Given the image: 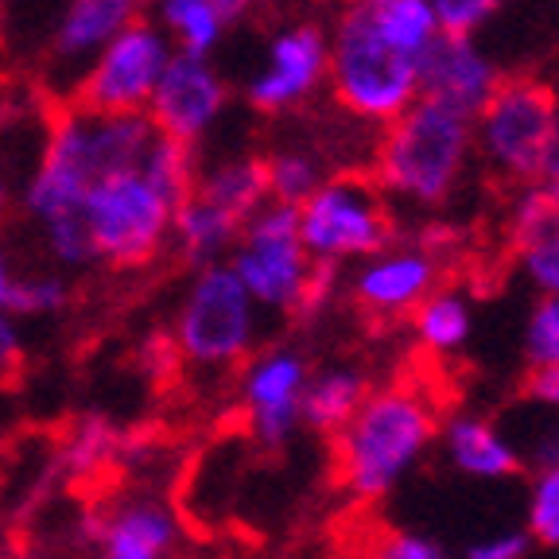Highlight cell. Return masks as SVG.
Returning a JSON list of instances; mask_svg holds the SVG:
<instances>
[{
  "label": "cell",
  "mask_w": 559,
  "mask_h": 559,
  "mask_svg": "<svg viewBox=\"0 0 559 559\" xmlns=\"http://www.w3.org/2000/svg\"><path fill=\"white\" fill-rule=\"evenodd\" d=\"M439 439V416L416 389L369 393L346 428L334 436L338 486L354 501L389 498Z\"/></svg>",
  "instance_id": "obj_1"
},
{
  "label": "cell",
  "mask_w": 559,
  "mask_h": 559,
  "mask_svg": "<svg viewBox=\"0 0 559 559\" xmlns=\"http://www.w3.org/2000/svg\"><path fill=\"white\" fill-rule=\"evenodd\" d=\"M471 156V117L416 97L393 124H384V140L377 148V187L408 206L436 210L463 183Z\"/></svg>",
  "instance_id": "obj_2"
},
{
  "label": "cell",
  "mask_w": 559,
  "mask_h": 559,
  "mask_svg": "<svg viewBox=\"0 0 559 559\" xmlns=\"http://www.w3.org/2000/svg\"><path fill=\"white\" fill-rule=\"evenodd\" d=\"M326 86L349 117L393 124L419 97V59L377 27L366 0H349L326 32Z\"/></svg>",
  "instance_id": "obj_3"
},
{
  "label": "cell",
  "mask_w": 559,
  "mask_h": 559,
  "mask_svg": "<svg viewBox=\"0 0 559 559\" xmlns=\"http://www.w3.org/2000/svg\"><path fill=\"white\" fill-rule=\"evenodd\" d=\"M171 342L179 358L202 369H229L257 354L261 311L226 261L191 276L175 311Z\"/></svg>",
  "instance_id": "obj_4"
},
{
  "label": "cell",
  "mask_w": 559,
  "mask_h": 559,
  "mask_svg": "<svg viewBox=\"0 0 559 559\" xmlns=\"http://www.w3.org/2000/svg\"><path fill=\"white\" fill-rule=\"evenodd\" d=\"M102 179H109V171H105L102 152L94 144V121L79 105L59 102L51 121H47L39 159H35L24 191H20V206L39 229L79 222L86 218L82 214L86 194Z\"/></svg>",
  "instance_id": "obj_5"
},
{
  "label": "cell",
  "mask_w": 559,
  "mask_h": 559,
  "mask_svg": "<svg viewBox=\"0 0 559 559\" xmlns=\"http://www.w3.org/2000/svg\"><path fill=\"white\" fill-rule=\"evenodd\" d=\"M559 102L540 79H501L474 117V152L498 179L516 187L540 183Z\"/></svg>",
  "instance_id": "obj_6"
},
{
  "label": "cell",
  "mask_w": 559,
  "mask_h": 559,
  "mask_svg": "<svg viewBox=\"0 0 559 559\" xmlns=\"http://www.w3.org/2000/svg\"><path fill=\"white\" fill-rule=\"evenodd\" d=\"M226 264L241 280V288L249 292L257 311L296 319L307 280L314 272V261L299 241V210L264 202L241 226V237H237Z\"/></svg>",
  "instance_id": "obj_7"
},
{
  "label": "cell",
  "mask_w": 559,
  "mask_h": 559,
  "mask_svg": "<svg viewBox=\"0 0 559 559\" xmlns=\"http://www.w3.org/2000/svg\"><path fill=\"white\" fill-rule=\"evenodd\" d=\"M299 241L314 264L366 261L393 245L384 194L366 175H326V183L299 206Z\"/></svg>",
  "instance_id": "obj_8"
},
{
  "label": "cell",
  "mask_w": 559,
  "mask_h": 559,
  "mask_svg": "<svg viewBox=\"0 0 559 559\" xmlns=\"http://www.w3.org/2000/svg\"><path fill=\"white\" fill-rule=\"evenodd\" d=\"M82 214L97 261L114 269H144L164 253L175 206L132 167L94 183Z\"/></svg>",
  "instance_id": "obj_9"
},
{
  "label": "cell",
  "mask_w": 559,
  "mask_h": 559,
  "mask_svg": "<svg viewBox=\"0 0 559 559\" xmlns=\"http://www.w3.org/2000/svg\"><path fill=\"white\" fill-rule=\"evenodd\" d=\"M171 55L167 35L148 16H140L82 70L67 105H79L86 114H144Z\"/></svg>",
  "instance_id": "obj_10"
},
{
  "label": "cell",
  "mask_w": 559,
  "mask_h": 559,
  "mask_svg": "<svg viewBox=\"0 0 559 559\" xmlns=\"http://www.w3.org/2000/svg\"><path fill=\"white\" fill-rule=\"evenodd\" d=\"M311 361L304 349L280 342V346L257 349L241 369V404L249 416V431L264 451H284L304 424H299V401L311 381Z\"/></svg>",
  "instance_id": "obj_11"
},
{
  "label": "cell",
  "mask_w": 559,
  "mask_h": 559,
  "mask_svg": "<svg viewBox=\"0 0 559 559\" xmlns=\"http://www.w3.org/2000/svg\"><path fill=\"white\" fill-rule=\"evenodd\" d=\"M229 105V86L222 79V70L210 59L199 55H179L167 59L164 74H159L152 102L144 117L152 121L156 136L179 140L187 148H199L202 140L214 132Z\"/></svg>",
  "instance_id": "obj_12"
},
{
  "label": "cell",
  "mask_w": 559,
  "mask_h": 559,
  "mask_svg": "<svg viewBox=\"0 0 559 559\" xmlns=\"http://www.w3.org/2000/svg\"><path fill=\"white\" fill-rule=\"evenodd\" d=\"M136 20V0H55L51 20L39 39V55H44L47 74L62 86V102L70 97L82 70Z\"/></svg>",
  "instance_id": "obj_13"
},
{
  "label": "cell",
  "mask_w": 559,
  "mask_h": 559,
  "mask_svg": "<svg viewBox=\"0 0 559 559\" xmlns=\"http://www.w3.org/2000/svg\"><path fill=\"white\" fill-rule=\"evenodd\" d=\"M326 86V27L292 24L264 47L261 70L245 82V102L257 114H292Z\"/></svg>",
  "instance_id": "obj_14"
},
{
  "label": "cell",
  "mask_w": 559,
  "mask_h": 559,
  "mask_svg": "<svg viewBox=\"0 0 559 559\" xmlns=\"http://www.w3.org/2000/svg\"><path fill=\"white\" fill-rule=\"evenodd\" d=\"M439 257L424 245H389L349 272V296L366 314L404 319L439 288Z\"/></svg>",
  "instance_id": "obj_15"
},
{
  "label": "cell",
  "mask_w": 559,
  "mask_h": 559,
  "mask_svg": "<svg viewBox=\"0 0 559 559\" xmlns=\"http://www.w3.org/2000/svg\"><path fill=\"white\" fill-rule=\"evenodd\" d=\"M501 86V67L481 51L478 39L439 35L419 59V97L439 102L463 117H478L481 105Z\"/></svg>",
  "instance_id": "obj_16"
},
{
  "label": "cell",
  "mask_w": 559,
  "mask_h": 559,
  "mask_svg": "<svg viewBox=\"0 0 559 559\" xmlns=\"http://www.w3.org/2000/svg\"><path fill=\"white\" fill-rule=\"evenodd\" d=\"M443 454L451 471L463 478L478 481H506L524 471V459L516 451L513 436L501 428L498 419L481 416V412H454L439 424Z\"/></svg>",
  "instance_id": "obj_17"
},
{
  "label": "cell",
  "mask_w": 559,
  "mask_h": 559,
  "mask_svg": "<svg viewBox=\"0 0 559 559\" xmlns=\"http://www.w3.org/2000/svg\"><path fill=\"white\" fill-rule=\"evenodd\" d=\"M179 540V524L156 501H132L105 516L97 548L102 559H167Z\"/></svg>",
  "instance_id": "obj_18"
},
{
  "label": "cell",
  "mask_w": 559,
  "mask_h": 559,
  "mask_svg": "<svg viewBox=\"0 0 559 559\" xmlns=\"http://www.w3.org/2000/svg\"><path fill=\"white\" fill-rule=\"evenodd\" d=\"M237 237H241V222L229 218L226 210L210 206L199 194H191L187 202H179L171 214V234L167 245L175 249V257L187 269H206V264H222L234 253Z\"/></svg>",
  "instance_id": "obj_19"
},
{
  "label": "cell",
  "mask_w": 559,
  "mask_h": 559,
  "mask_svg": "<svg viewBox=\"0 0 559 559\" xmlns=\"http://www.w3.org/2000/svg\"><path fill=\"white\" fill-rule=\"evenodd\" d=\"M373 393L369 389V377L354 366H331L311 373L304 389V401H299V424L319 436H338L349 424V416L366 404V396Z\"/></svg>",
  "instance_id": "obj_20"
},
{
  "label": "cell",
  "mask_w": 559,
  "mask_h": 559,
  "mask_svg": "<svg viewBox=\"0 0 559 559\" xmlns=\"http://www.w3.org/2000/svg\"><path fill=\"white\" fill-rule=\"evenodd\" d=\"M194 194L210 206L226 210L229 218L245 222L269 202V179H264V156H226L210 167H199Z\"/></svg>",
  "instance_id": "obj_21"
},
{
  "label": "cell",
  "mask_w": 559,
  "mask_h": 559,
  "mask_svg": "<svg viewBox=\"0 0 559 559\" xmlns=\"http://www.w3.org/2000/svg\"><path fill=\"white\" fill-rule=\"evenodd\" d=\"M152 4H156V20L152 24L167 35L171 51L179 55L210 59L229 35L226 20L218 16V9L210 0H152Z\"/></svg>",
  "instance_id": "obj_22"
},
{
  "label": "cell",
  "mask_w": 559,
  "mask_h": 559,
  "mask_svg": "<svg viewBox=\"0 0 559 559\" xmlns=\"http://www.w3.org/2000/svg\"><path fill=\"white\" fill-rule=\"evenodd\" d=\"M474 334V304L459 288H436L424 304L416 307V338L424 349L451 358L466 349Z\"/></svg>",
  "instance_id": "obj_23"
},
{
  "label": "cell",
  "mask_w": 559,
  "mask_h": 559,
  "mask_svg": "<svg viewBox=\"0 0 559 559\" xmlns=\"http://www.w3.org/2000/svg\"><path fill=\"white\" fill-rule=\"evenodd\" d=\"M264 179H269V202L299 210L326 183V164L311 148H276L264 156Z\"/></svg>",
  "instance_id": "obj_24"
},
{
  "label": "cell",
  "mask_w": 559,
  "mask_h": 559,
  "mask_svg": "<svg viewBox=\"0 0 559 559\" xmlns=\"http://www.w3.org/2000/svg\"><path fill=\"white\" fill-rule=\"evenodd\" d=\"M159 194H164L171 206L187 202L194 194V179H199V148H187L179 140H167L156 136L152 140V148L144 152L136 167Z\"/></svg>",
  "instance_id": "obj_25"
},
{
  "label": "cell",
  "mask_w": 559,
  "mask_h": 559,
  "mask_svg": "<svg viewBox=\"0 0 559 559\" xmlns=\"http://www.w3.org/2000/svg\"><path fill=\"white\" fill-rule=\"evenodd\" d=\"M70 280L62 272H27L16 276L9 296L12 319H47V314H62L70 307Z\"/></svg>",
  "instance_id": "obj_26"
},
{
  "label": "cell",
  "mask_w": 559,
  "mask_h": 559,
  "mask_svg": "<svg viewBox=\"0 0 559 559\" xmlns=\"http://www.w3.org/2000/svg\"><path fill=\"white\" fill-rule=\"evenodd\" d=\"M521 358L528 373L559 369V299H536L521 331Z\"/></svg>",
  "instance_id": "obj_27"
},
{
  "label": "cell",
  "mask_w": 559,
  "mask_h": 559,
  "mask_svg": "<svg viewBox=\"0 0 559 559\" xmlns=\"http://www.w3.org/2000/svg\"><path fill=\"white\" fill-rule=\"evenodd\" d=\"M528 536L544 548H559V466L533 474L528 486Z\"/></svg>",
  "instance_id": "obj_28"
},
{
  "label": "cell",
  "mask_w": 559,
  "mask_h": 559,
  "mask_svg": "<svg viewBox=\"0 0 559 559\" xmlns=\"http://www.w3.org/2000/svg\"><path fill=\"white\" fill-rule=\"evenodd\" d=\"M506 0H431V12H436L439 35H463L474 39L489 20L498 16Z\"/></svg>",
  "instance_id": "obj_29"
},
{
  "label": "cell",
  "mask_w": 559,
  "mask_h": 559,
  "mask_svg": "<svg viewBox=\"0 0 559 559\" xmlns=\"http://www.w3.org/2000/svg\"><path fill=\"white\" fill-rule=\"evenodd\" d=\"M516 257H521L524 276L540 292V299H559V229L521 245Z\"/></svg>",
  "instance_id": "obj_30"
},
{
  "label": "cell",
  "mask_w": 559,
  "mask_h": 559,
  "mask_svg": "<svg viewBox=\"0 0 559 559\" xmlns=\"http://www.w3.org/2000/svg\"><path fill=\"white\" fill-rule=\"evenodd\" d=\"M361 559H451V551L428 533H384Z\"/></svg>",
  "instance_id": "obj_31"
},
{
  "label": "cell",
  "mask_w": 559,
  "mask_h": 559,
  "mask_svg": "<svg viewBox=\"0 0 559 559\" xmlns=\"http://www.w3.org/2000/svg\"><path fill=\"white\" fill-rule=\"evenodd\" d=\"M540 416H544L540 428L533 424V428H528L533 436L524 439V443H516V451H521V459H524V471L533 466L536 474L559 466V419L551 416L548 408H540Z\"/></svg>",
  "instance_id": "obj_32"
},
{
  "label": "cell",
  "mask_w": 559,
  "mask_h": 559,
  "mask_svg": "<svg viewBox=\"0 0 559 559\" xmlns=\"http://www.w3.org/2000/svg\"><path fill=\"white\" fill-rule=\"evenodd\" d=\"M533 556V536L528 528H501L481 540L466 544L463 559H528Z\"/></svg>",
  "instance_id": "obj_33"
},
{
  "label": "cell",
  "mask_w": 559,
  "mask_h": 559,
  "mask_svg": "<svg viewBox=\"0 0 559 559\" xmlns=\"http://www.w3.org/2000/svg\"><path fill=\"white\" fill-rule=\"evenodd\" d=\"M114 428L109 424H102V419H90V424H82L79 431H74V439H70V463L74 466H97L105 459V454L114 451Z\"/></svg>",
  "instance_id": "obj_34"
},
{
  "label": "cell",
  "mask_w": 559,
  "mask_h": 559,
  "mask_svg": "<svg viewBox=\"0 0 559 559\" xmlns=\"http://www.w3.org/2000/svg\"><path fill=\"white\" fill-rule=\"evenodd\" d=\"M24 369V338H20V323L9 311H0V384H9Z\"/></svg>",
  "instance_id": "obj_35"
},
{
  "label": "cell",
  "mask_w": 559,
  "mask_h": 559,
  "mask_svg": "<svg viewBox=\"0 0 559 559\" xmlns=\"http://www.w3.org/2000/svg\"><path fill=\"white\" fill-rule=\"evenodd\" d=\"M524 401L536 408H548L559 419V369H544V373H528L524 381Z\"/></svg>",
  "instance_id": "obj_36"
},
{
  "label": "cell",
  "mask_w": 559,
  "mask_h": 559,
  "mask_svg": "<svg viewBox=\"0 0 559 559\" xmlns=\"http://www.w3.org/2000/svg\"><path fill=\"white\" fill-rule=\"evenodd\" d=\"M16 261H12V249L4 245L0 237V311H9V296H12V284H16Z\"/></svg>",
  "instance_id": "obj_37"
},
{
  "label": "cell",
  "mask_w": 559,
  "mask_h": 559,
  "mask_svg": "<svg viewBox=\"0 0 559 559\" xmlns=\"http://www.w3.org/2000/svg\"><path fill=\"white\" fill-rule=\"evenodd\" d=\"M210 4L218 9V16L226 20V27H237L249 12H253L257 0H210Z\"/></svg>",
  "instance_id": "obj_38"
},
{
  "label": "cell",
  "mask_w": 559,
  "mask_h": 559,
  "mask_svg": "<svg viewBox=\"0 0 559 559\" xmlns=\"http://www.w3.org/2000/svg\"><path fill=\"white\" fill-rule=\"evenodd\" d=\"M540 179H559V114L551 124V140H548V156H544V171Z\"/></svg>",
  "instance_id": "obj_39"
},
{
  "label": "cell",
  "mask_w": 559,
  "mask_h": 559,
  "mask_svg": "<svg viewBox=\"0 0 559 559\" xmlns=\"http://www.w3.org/2000/svg\"><path fill=\"white\" fill-rule=\"evenodd\" d=\"M9 4H12V0H0V16H4V12H9Z\"/></svg>",
  "instance_id": "obj_40"
},
{
  "label": "cell",
  "mask_w": 559,
  "mask_h": 559,
  "mask_svg": "<svg viewBox=\"0 0 559 559\" xmlns=\"http://www.w3.org/2000/svg\"><path fill=\"white\" fill-rule=\"evenodd\" d=\"M136 4H148V0H136Z\"/></svg>",
  "instance_id": "obj_41"
}]
</instances>
